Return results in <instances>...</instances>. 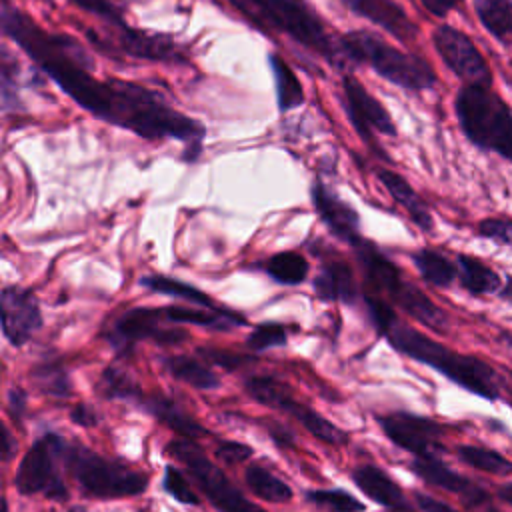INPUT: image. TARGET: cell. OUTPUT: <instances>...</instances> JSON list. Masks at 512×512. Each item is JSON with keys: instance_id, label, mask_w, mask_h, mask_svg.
Masks as SVG:
<instances>
[{"instance_id": "6da1fadb", "label": "cell", "mask_w": 512, "mask_h": 512, "mask_svg": "<svg viewBox=\"0 0 512 512\" xmlns=\"http://www.w3.org/2000/svg\"><path fill=\"white\" fill-rule=\"evenodd\" d=\"M2 32L64 94L96 118L146 140L182 142L186 160L200 154L206 136L204 124L182 114L160 92L142 84L122 78H94L90 74L94 62L76 38L44 30L8 0L2 2Z\"/></svg>"}, {"instance_id": "7a4b0ae2", "label": "cell", "mask_w": 512, "mask_h": 512, "mask_svg": "<svg viewBox=\"0 0 512 512\" xmlns=\"http://www.w3.org/2000/svg\"><path fill=\"white\" fill-rule=\"evenodd\" d=\"M382 336L388 344L398 350L400 354L426 364L446 376L456 386L464 388L470 394H476L484 400H498L500 398V384L496 370L472 354L456 352L430 336L418 332L416 328L400 322L398 318L392 320L384 330Z\"/></svg>"}, {"instance_id": "3957f363", "label": "cell", "mask_w": 512, "mask_h": 512, "mask_svg": "<svg viewBox=\"0 0 512 512\" xmlns=\"http://www.w3.org/2000/svg\"><path fill=\"white\" fill-rule=\"evenodd\" d=\"M256 28L290 36L330 64H340V44H334L322 18L306 0H224Z\"/></svg>"}, {"instance_id": "277c9868", "label": "cell", "mask_w": 512, "mask_h": 512, "mask_svg": "<svg viewBox=\"0 0 512 512\" xmlns=\"http://www.w3.org/2000/svg\"><path fill=\"white\" fill-rule=\"evenodd\" d=\"M352 248L364 272V278L370 284V288L376 292V296H384L386 302H392L410 318L418 320L420 324H424L434 332L448 330L446 312L440 306H436L420 288L408 282L402 276V272L372 242L362 238Z\"/></svg>"}, {"instance_id": "5b68a950", "label": "cell", "mask_w": 512, "mask_h": 512, "mask_svg": "<svg viewBox=\"0 0 512 512\" xmlns=\"http://www.w3.org/2000/svg\"><path fill=\"white\" fill-rule=\"evenodd\" d=\"M342 56L370 66L378 76L408 92L430 90L436 84L434 68L420 56L402 52L368 30H352L340 38Z\"/></svg>"}, {"instance_id": "8992f818", "label": "cell", "mask_w": 512, "mask_h": 512, "mask_svg": "<svg viewBox=\"0 0 512 512\" xmlns=\"http://www.w3.org/2000/svg\"><path fill=\"white\" fill-rule=\"evenodd\" d=\"M454 112L474 146L512 160V110L490 86L464 84L454 98Z\"/></svg>"}, {"instance_id": "52a82bcc", "label": "cell", "mask_w": 512, "mask_h": 512, "mask_svg": "<svg viewBox=\"0 0 512 512\" xmlns=\"http://www.w3.org/2000/svg\"><path fill=\"white\" fill-rule=\"evenodd\" d=\"M64 466L86 498H126L138 496L148 488V476L144 472L96 454L82 444H72L66 448Z\"/></svg>"}, {"instance_id": "ba28073f", "label": "cell", "mask_w": 512, "mask_h": 512, "mask_svg": "<svg viewBox=\"0 0 512 512\" xmlns=\"http://www.w3.org/2000/svg\"><path fill=\"white\" fill-rule=\"evenodd\" d=\"M166 454L184 464L198 490L218 512H264L190 438L170 440Z\"/></svg>"}, {"instance_id": "9c48e42d", "label": "cell", "mask_w": 512, "mask_h": 512, "mask_svg": "<svg viewBox=\"0 0 512 512\" xmlns=\"http://www.w3.org/2000/svg\"><path fill=\"white\" fill-rule=\"evenodd\" d=\"M66 440L54 432L40 436L22 456L14 474V486L20 494H44L50 500L64 502L68 488L62 480L66 464Z\"/></svg>"}, {"instance_id": "30bf717a", "label": "cell", "mask_w": 512, "mask_h": 512, "mask_svg": "<svg viewBox=\"0 0 512 512\" xmlns=\"http://www.w3.org/2000/svg\"><path fill=\"white\" fill-rule=\"evenodd\" d=\"M246 392L250 394L252 400H256L262 406H268L272 410L284 412L288 416H292L296 422H300L314 438L332 444V446H340L348 442V432L338 428L336 424H332L330 420H326L320 412H316L312 406L298 402L290 390L288 384L280 382L274 376H252L246 380L244 384Z\"/></svg>"}, {"instance_id": "8fae6325", "label": "cell", "mask_w": 512, "mask_h": 512, "mask_svg": "<svg viewBox=\"0 0 512 512\" xmlns=\"http://www.w3.org/2000/svg\"><path fill=\"white\" fill-rule=\"evenodd\" d=\"M166 322L164 308H130L110 322L104 338L118 354H130L142 340H154L162 346L186 340L188 334L184 330L166 328Z\"/></svg>"}, {"instance_id": "7c38bea8", "label": "cell", "mask_w": 512, "mask_h": 512, "mask_svg": "<svg viewBox=\"0 0 512 512\" xmlns=\"http://www.w3.org/2000/svg\"><path fill=\"white\" fill-rule=\"evenodd\" d=\"M432 44L442 62L464 84L490 86V66L470 36H466L462 30L450 24H440L432 32Z\"/></svg>"}, {"instance_id": "4fadbf2b", "label": "cell", "mask_w": 512, "mask_h": 512, "mask_svg": "<svg viewBox=\"0 0 512 512\" xmlns=\"http://www.w3.org/2000/svg\"><path fill=\"white\" fill-rule=\"evenodd\" d=\"M376 422L390 442L414 454V458H430L444 452L442 436L446 434V428L432 418L410 412H394L378 416Z\"/></svg>"}, {"instance_id": "5bb4252c", "label": "cell", "mask_w": 512, "mask_h": 512, "mask_svg": "<svg viewBox=\"0 0 512 512\" xmlns=\"http://www.w3.org/2000/svg\"><path fill=\"white\" fill-rule=\"evenodd\" d=\"M342 90L350 124L366 144L376 146V134L396 136L388 110L354 76L342 78Z\"/></svg>"}, {"instance_id": "9a60e30c", "label": "cell", "mask_w": 512, "mask_h": 512, "mask_svg": "<svg viewBox=\"0 0 512 512\" xmlns=\"http://www.w3.org/2000/svg\"><path fill=\"white\" fill-rule=\"evenodd\" d=\"M2 334L12 346H24L42 326V312L32 290L6 286L0 294Z\"/></svg>"}, {"instance_id": "2e32d148", "label": "cell", "mask_w": 512, "mask_h": 512, "mask_svg": "<svg viewBox=\"0 0 512 512\" xmlns=\"http://www.w3.org/2000/svg\"><path fill=\"white\" fill-rule=\"evenodd\" d=\"M410 468L426 484H432L440 490L456 494L464 502V506L474 510V512H482L492 502L490 494L482 486H478L476 482H472L464 474L452 470L448 464H444L440 460V456L414 458Z\"/></svg>"}, {"instance_id": "e0dca14e", "label": "cell", "mask_w": 512, "mask_h": 512, "mask_svg": "<svg viewBox=\"0 0 512 512\" xmlns=\"http://www.w3.org/2000/svg\"><path fill=\"white\" fill-rule=\"evenodd\" d=\"M312 204L324 222V226L348 246H356L362 240L360 234V216L358 212L344 202L338 194H334L320 178L312 184Z\"/></svg>"}, {"instance_id": "ac0fdd59", "label": "cell", "mask_w": 512, "mask_h": 512, "mask_svg": "<svg viewBox=\"0 0 512 512\" xmlns=\"http://www.w3.org/2000/svg\"><path fill=\"white\" fill-rule=\"evenodd\" d=\"M114 44L120 52L134 56V58H146V60L170 62V64L186 62L178 44L170 36H164V34H154V32L122 26V28H118V36L114 38Z\"/></svg>"}, {"instance_id": "d6986e66", "label": "cell", "mask_w": 512, "mask_h": 512, "mask_svg": "<svg viewBox=\"0 0 512 512\" xmlns=\"http://www.w3.org/2000/svg\"><path fill=\"white\" fill-rule=\"evenodd\" d=\"M350 12L384 28L396 40L412 42L418 36V26L394 0H338Z\"/></svg>"}, {"instance_id": "ffe728a7", "label": "cell", "mask_w": 512, "mask_h": 512, "mask_svg": "<svg viewBox=\"0 0 512 512\" xmlns=\"http://www.w3.org/2000/svg\"><path fill=\"white\" fill-rule=\"evenodd\" d=\"M354 484L388 512H416L404 490L378 466L362 464L352 470Z\"/></svg>"}, {"instance_id": "44dd1931", "label": "cell", "mask_w": 512, "mask_h": 512, "mask_svg": "<svg viewBox=\"0 0 512 512\" xmlns=\"http://www.w3.org/2000/svg\"><path fill=\"white\" fill-rule=\"evenodd\" d=\"M314 292L324 302L354 304L360 296L352 268L346 262H328L314 278Z\"/></svg>"}, {"instance_id": "7402d4cb", "label": "cell", "mask_w": 512, "mask_h": 512, "mask_svg": "<svg viewBox=\"0 0 512 512\" xmlns=\"http://www.w3.org/2000/svg\"><path fill=\"white\" fill-rule=\"evenodd\" d=\"M140 406L154 416L156 420H160L162 424H166L168 428H172L174 432L186 436V438H200L206 436L208 430L194 418L190 416L178 402H174L172 398L166 396H144Z\"/></svg>"}, {"instance_id": "603a6c76", "label": "cell", "mask_w": 512, "mask_h": 512, "mask_svg": "<svg viewBox=\"0 0 512 512\" xmlns=\"http://www.w3.org/2000/svg\"><path fill=\"white\" fill-rule=\"evenodd\" d=\"M380 182L384 184V188L388 190V194L408 212L410 220L424 232H430L434 228V220L432 214L428 210V206L424 204V200L416 194V190L406 182V178H402L400 174L392 172V170H380L378 172Z\"/></svg>"}, {"instance_id": "cb8c5ba5", "label": "cell", "mask_w": 512, "mask_h": 512, "mask_svg": "<svg viewBox=\"0 0 512 512\" xmlns=\"http://www.w3.org/2000/svg\"><path fill=\"white\" fill-rule=\"evenodd\" d=\"M456 270H458L460 286L466 292H470L472 296L492 294V292H498L500 286H502L500 276L476 256L458 254L456 256Z\"/></svg>"}, {"instance_id": "d4e9b609", "label": "cell", "mask_w": 512, "mask_h": 512, "mask_svg": "<svg viewBox=\"0 0 512 512\" xmlns=\"http://www.w3.org/2000/svg\"><path fill=\"white\" fill-rule=\"evenodd\" d=\"M140 284L146 286L152 292L174 296V298L186 300V302H190L194 306H200V308H206V310H214V312H226L228 310V308L216 304L208 294H204L196 286H190V284H186L182 280H174V278H168V276H162V274L142 276Z\"/></svg>"}, {"instance_id": "484cf974", "label": "cell", "mask_w": 512, "mask_h": 512, "mask_svg": "<svg viewBox=\"0 0 512 512\" xmlns=\"http://www.w3.org/2000/svg\"><path fill=\"white\" fill-rule=\"evenodd\" d=\"M482 26L502 44H512V0H472Z\"/></svg>"}, {"instance_id": "4316f807", "label": "cell", "mask_w": 512, "mask_h": 512, "mask_svg": "<svg viewBox=\"0 0 512 512\" xmlns=\"http://www.w3.org/2000/svg\"><path fill=\"white\" fill-rule=\"evenodd\" d=\"M164 368L176 378L198 390L220 388V376L200 360L192 356H170L164 360Z\"/></svg>"}, {"instance_id": "83f0119b", "label": "cell", "mask_w": 512, "mask_h": 512, "mask_svg": "<svg viewBox=\"0 0 512 512\" xmlns=\"http://www.w3.org/2000/svg\"><path fill=\"white\" fill-rule=\"evenodd\" d=\"M268 62H270V70H272L274 88H276L278 108L282 112L298 108L304 102V90H302L296 74L292 72L288 62H284L278 54H270Z\"/></svg>"}, {"instance_id": "f1b7e54d", "label": "cell", "mask_w": 512, "mask_h": 512, "mask_svg": "<svg viewBox=\"0 0 512 512\" xmlns=\"http://www.w3.org/2000/svg\"><path fill=\"white\" fill-rule=\"evenodd\" d=\"M412 262L420 276L432 286L448 288L458 278L456 264H452L442 252L434 248H420L412 254Z\"/></svg>"}, {"instance_id": "f546056e", "label": "cell", "mask_w": 512, "mask_h": 512, "mask_svg": "<svg viewBox=\"0 0 512 512\" xmlns=\"http://www.w3.org/2000/svg\"><path fill=\"white\" fill-rule=\"evenodd\" d=\"M244 480H246V486L258 498H264L268 502L284 504V502H290V498H292V488L284 480H280L276 474H272L268 468H264L260 464L246 466Z\"/></svg>"}, {"instance_id": "4dcf8cb0", "label": "cell", "mask_w": 512, "mask_h": 512, "mask_svg": "<svg viewBox=\"0 0 512 512\" xmlns=\"http://www.w3.org/2000/svg\"><path fill=\"white\" fill-rule=\"evenodd\" d=\"M456 458L476 470H482L492 476L508 478L512 476V460L502 456L500 452L484 446H472V444H462L456 446Z\"/></svg>"}, {"instance_id": "1f68e13d", "label": "cell", "mask_w": 512, "mask_h": 512, "mask_svg": "<svg viewBox=\"0 0 512 512\" xmlns=\"http://www.w3.org/2000/svg\"><path fill=\"white\" fill-rule=\"evenodd\" d=\"M262 268L272 280H276L280 284H288V286L302 284L308 276V262L298 252H278V254L270 256L262 264Z\"/></svg>"}, {"instance_id": "d6a6232c", "label": "cell", "mask_w": 512, "mask_h": 512, "mask_svg": "<svg viewBox=\"0 0 512 512\" xmlns=\"http://www.w3.org/2000/svg\"><path fill=\"white\" fill-rule=\"evenodd\" d=\"M98 392L108 398V400H126V402H136L140 404L144 394L138 388V384L128 376V372L116 368V366H108L98 384H96Z\"/></svg>"}, {"instance_id": "836d02e7", "label": "cell", "mask_w": 512, "mask_h": 512, "mask_svg": "<svg viewBox=\"0 0 512 512\" xmlns=\"http://www.w3.org/2000/svg\"><path fill=\"white\" fill-rule=\"evenodd\" d=\"M30 378L38 390L54 398H68L72 394L68 370L60 362L46 360L30 370Z\"/></svg>"}, {"instance_id": "e575fe53", "label": "cell", "mask_w": 512, "mask_h": 512, "mask_svg": "<svg viewBox=\"0 0 512 512\" xmlns=\"http://www.w3.org/2000/svg\"><path fill=\"white\" fill-rule=\"evenodd\" d=\"M306 500L326 512H364V504L342 488L308 490Z\"/></svg>"}, {"instance_id": "d590c367", "label": "cell", "mask_w": 512, "mask_h": 512, "mask_svg": "<svg viewBox=\"0 0 512 512\" xmlns=\"http://www.w3.org/2000/svg\"><path fill=\"white\" fill-rule=\"evenodd\" d=\"M70 2L82 10L98 16L100 20H104L110 26H116V28L128 26L124 20L126 6L122 0H70Z\"/></svg>"}, {"instance_id": "8d00e7d4", "label": "cell", "mask_w": 512, "mask_h": 512, "mask_svg": "<svg viewBox=\"0 0 512 512\" xmlns=\"http://www.w3.org/2000/svg\"><path fill=\"white\" fill-rule=\"evenodd\" d=\"M288 340V332L282 324L276 322H264L252 330V334L246 338V344L254 352H262L274 346H284Z\"/></svg>"}, {"instance_id": "74e56055", "label": "cell", "mask_w": 512, "mask_h": 512, "mask_svg": "<svg viewBox=\"0 0 512 512\" xmlns=\"http://www.w3.org/2000/svg\"><path fill=\"white\" fill-rule=\"evenodd\" d=\"M162 486L164 490L178 502L182 504H198L200 498L196 496L194 488L190 486V482L186 480V476L174 466V464H168L164 468V480H162Z\"/></svg>"}, {"instance_id": "f35d334b", "label": "cell", "mask_w": 512, "mask_h": 512, "mask_svg": "<svg viewBox=\"0 0 512 512\" xmlns=\"http://www.w3.org/2000/svg\"><path fill=\"white\" fill-rule=\"evenodd\" d=\"M478 234L482 238H488L500 246L512 248V218L506 216H488L480 220Z\"/></svg>"}, {"instance_id": "ab89813d", "label": "cell", "mask_w": 512, "mask_h": 512, "mask_svg": "<svg viewBox=\"0 0 512 512\" xmlns=\"http://www.w3.org/2000/svg\"><path fill=\"white\" fill-rule=\"evenodd\" d=\"M252 456V448L248 444H240L234 440H224L216 448V458L224 464H240Z\"/></svg>"}, {"instance_id": "60d3db41", "label": "cell", "mask_w": 512, "mask_h": 512, "mask_svg": "<svg viewBox=\"0 0 512 512\" xmlns=\"http://www.w3.org/2000/svg\"><path fill=\"white\" fill-rule=\"evenodd\" d=\"M200 356L226 368V370H234L238 368L240 364L248 362L250 358L248 356H242V354H234V352H228V350H200Z\"/></svg>"}, {"instance_id": "b9f144b4", "label": "cell", "mask_w": 512, "mask_h": 512, "mask_svg": "<svg viewBox=\"0 0 512 512\" xmlns=\"http://www.w3.org/2000/svg\"><path fill=\"white\" fill-rule=\"evenodd\" d=\"M28 406V394L22 388H10L8 392V412L14 420H22Z\"/></svg>"}, {"instance_id": "7bdbcfd3", "label": "cell", "mask_w": 512, "mask_h": 512, "mask_svg": "<svg viewBox=\"0 0 512 512\" xmlns=\"http://www.w3.org/2000/svg\"><path fill=\"white\" fill-rule=\"evenodd\" d=\"M414 502L416 506L422 510V512H458L456 508H452L450 504L434 498V496H428V494H422V492H416L414 494Z\"/></svg>"}, {"instance_id": "ee69618b", "label": "cell", "mask_w": 512, "mask_h": 512, "mask_svg": "<svg viewBox=\"0 0 512 512\" xmlns=\"http://www.w3.org/2000/svg\"><path fill=\"white\" fill-rule=\"evenodd\" d=\"M70 420H72L74 424H78V426L92 428V426H96V424H98V414H96L88 404L80 402V404H76V406L72 408V412H70Z\"/></svg>"}, {"instance_id": "f6af8a7d", "label": "cell", "mask_w": 512, "mask_h": 512, "mask_svg": "<svg viewBox=\"0 0 512 512\" xmlns=\"http://www.w3.org/2000/svg\"><path fill=\"white\" fill-rule=\"evenodd\" d=\"M424 8L434 16H446L452 8H456L462 0H420Z\"/></svg>"}, {"instance_id": "bcb514c9", "label": "cell", "mask_w": 512, "mask_h": 512, "mask_svg": "<svg viewBox=\"0 0 512 512\" xmlns=\"http://www.w3.org/2000/svg\"><path fill=\"white\" fill-rule=\"evenodd\" d=\"M0 448H2V462H10L12 456H14V452H16V440L12 438V432L8 430L6 424H2Z\"/></svg>"}, {"instance_id": "7dc6e473", "label": "cell", "mask_w": 512, "mask_h": 512, "mask_svg": "<svg viewBox=\"0 0 512 512\" xmlns=\"http://www.w3.org/2000/svg\"><path fill=\"white\" fill-rule=\"evenodd\" d=\"M496 494H498V498H500L504 504H508V506L512 508V482L498 486Z\"/></svg>"}, {"instance_id": "c3c4849f", "label": "cell", "mask_w": 512, "mask_h": 512, "mask_svg": "<svg viewBox=\"0 0 512 512\" xmlns=\"http://www.w3.org/2000/svg\"><path fill=\"white\" fill-rule=\"evenodd\" d=\"M482 512H500V510H498V506L492 502V504H488V506H486Z\"/></svg>"}, {"instance_id": "681fc988", "label": "cell", "mask_w": 512, "mask_h": 512, "mask_svg": "<svg viewBox=\"0 0 512 512\" xmlns=\"http://www.w3.org/2000/svg\"><path fill=\"white\" fill-rule=\"evenodd\" d=\"M510 378H512V372H510Z\"/></svg>"}]
</instances>
